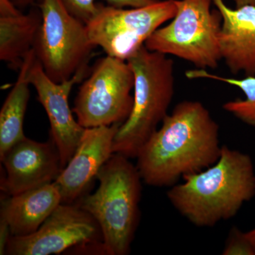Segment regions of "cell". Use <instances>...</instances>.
Returning <instances> with one entry per match:
<instances>
[{"instance_id": "obj_6", "label": "cell", "mask_w": 255, "mask_h": 255, "mask_svg": "<svg viewBox=\"0 0 255 255\" xmlns=\"http://www.w3.org/2000/svg\"><path fill=\"white\" fill-rule=\"evenodd\" d=\"M42 23L34 49L53 81L60 83L88 66L92 50L86 24L69 12L62 0H41Z\"/></svg>"}, {"instance_id": "obj_12", "label": "cell", "mask_w": 255, "mask_h": 255, "mask_svg": "<svg viewBox=\"0 0 255 255\" xmlns=\"http://www.w3.org/2000/svg\"><path fill=\"white\" fill-rule=\"evenodd\" d=\"M1 162L6 172L1 190L8 196L53 183L63 169L51 139L40 142L26 137L10 149Z\"/></svg>"}, {"instance_id": "obj_17", "label": "cell", "mask_w": 255, "mask_h": 255, "mask_svg": "<svg viewBox=\"0 0 255 255\" xmlns=\"http://www.w3.org/2000/svg\"><path fill=\"white\" fill-rule=\"evenodd\" d=\"M186 76L189 79H209L241 89L246 98L226 102L223 106V110L243 123L255 127V75H247L242 79L224 78L209 73L205 69H197L189 70L186 73Z\"/></svg>"}, {"instance_id": "obj_13", "label": "cell", "mask_w": 255, "mask_h": 255, "mask_svg": "<svg viewBox=\"0 0 255 255\" xmlns=\"http://www.w3.org/2000/svg\"><path fill=\"white\" fill-rule=\"evenodd\" d=\"M222 16L220 48L233 74L255 75V5L231 9L223 0H213Z\"/></svg>"}, {"instance_id": "obj_2", "label": "cell", "mask_w": 255, "mask_h": 255, "mask_svg": "<svg viewBox=\"0 0 255 255\" xmlns=\"http://www.w3.org/2000/svg\"><path fill=\"white\" fill-rule=\"evenodd\" d=\"M171 187L169 202L199 228L231 219L255 196V170L251 156L222 145L216 163L183 178Z\"/></svg>"}, {"instance_id": "obj_19", "label": "cell", "mask_w": 255, "mask_h": 255, "mask_svg": "<svg viewBox=\"0 0 255 255\" xmlns=\"http://www.w3.org/2000/svg\"><path fill=\"white\" fill-rule=\"evenodd\" d=\"M69 12L86 24L98 12L97 0H62Z\"/></svg>"}, {"instance_id": "obj_1", "label": "cell", "mask_w": 255, "mask_h": 255, "mask_svg": "<svg viewBox=\"0 0 255 255\" xmlns=\"http://www.w3.org/2000/svg\"><path fill=\"white\" fill-rule=\"evenodd\" d=\"M221 148L219 124L205 106L183 101L140 147L135 165L147 185L171 187L216 163Z\"/></svg>"}, {"instance_id": "obj_10", "label": "cell", "mask_w": 255, "mask_h": 255, "mask_svg": "<svg viewBox=\"0 0 255 255\" xmlns=\"http://www.w3.org/2000/svg\"><path fill=\"white\" fill-rule=\"evenodd\" d=\"M89 70V66L85 67L70 80L57 83L46 75L36 58L28 71L30 84L36 90L38 102L49 119L50 139L58 151L63 169L75 154L85 130L74 118L69 96L74 85L85 78Z\"/></svg>"}, {"instance_id": "obj_21", "label": "cell", "mask_w": 255, "mask_h": 255, "mask_svg": "<svg viewBox=\"0 0 255 255\" xmlns=\"http://www.w3.org/2000/svg\"><path fill=\"white\" fill-rule=\"evenodd\" d=\"M11 236L9 225L4 219H0V255H5L6 246Z\"/></svg>"}, {"instance_id": "obj_15", "label": "cell", "mask_w": 255, "mask_h": 255, "mask_svg": "<svg viewBox=\"0 0 255 255\" xmlns=\"http://www.w3.org/2000/svg\"><path fill=\"white\" fill-rule=\"evenodd\" d=\"M13 0H0V60L19 70L34 47L42 23L41 9L23 14Z\"/></svg>"}, {"instance_id": "obj_20", "label": "cell", "mask_w": 255, "mask_h": 255, "mask_svg": "<svg viewBox=\"0 0 255 255\" xmlns=\"http://www.w3.org/2000/svg\"><path fill=\"white\" fill-rule=\"evenodd\" d=\"M109 6L116 8H139L157 2L159 0H105Z\"/></svg>"}, {"instance_id": "obj_23", "label": "cell", "mask_w": 255, "mask_h": 255, "mask_svg": "<svg viewBox=\"0 0 255 255\" xmlns=\"http://www.w3.org/2000/svg\"><path fill=\"white\" fill-rule=\"evenodd\" d=\"M234 1L236 4V7L246 4L255 5V0H234Z\"/></svg>"}, {"instance_id": "obj_24", "label": "cell", "mask_w": 255, "mask_h": 255, "mask_svg": "<svg viewBox=\"0 0 255 255\" xmlns=\"http://www.w3.org/2000/svg\"><path fill=\"white\" fill-rule=\"evenodd\" d=\"M248 238H250L253 244L254 245L255 248V228L253 231H250V232L247 233Z\"/></svg>"}, {"instance_id": "obj_3", "label": "cell", "mask_w": 255, "mask_h": 255, "mask_svg": "<svg viewBox=\"0 0 255 255\" xmlns=\"http://www.w3.org/2000/svg\"><path fill=\"white\" fill-rule=\"evenodd\" d=\"M129 159L114 153L97 174V190L75 203L98 223L104 255H128L138 226L142 179Z\"/></svg>"}, {"instance_id": "obj_11", "label": "cell", "mask_w": 255, "mask_h": 255, "mask_svg": "<svg viewBox=\"0 0 255 255\" xmlns=\"http://www.w3.org/2000/svg\"><path fill=\"white\" fill-rule=\"evenodd\" d=\"M122 124L85 128L75 154L54 184L62 204H75L85 195L102 166L113 155L114 139Z\"/></svg>"}, {"instance_id": "obj_8", "label": "cell", "mask_w": 255, "mask_h": 255, "mask_svg": "<svg viewBox=\"0 0 255 255\" xmlns=\"http://www.w3.org/2000/svg\"><path fill=\"white\" fill-rule=\"evenodd\" d=\"M177 11L176 0H159L143 7L116 8L100 4L98 12L86 23L93 46L114 58L127 60Z\"/></svg>"}, {"instance_id": "obj_22", "label": "cell", "mask_w": 255, "mask_h": 255, "mask_svg": "<svg viewBox=\"0 0 255 255\" xmlns=\"http://www.w3.org/2000/svg\"><path fill=\"white\" fill-rule=\"evenodd\" d=\"M37 0H13L15 4L20 7H23V6H28L33 4Z\"/></svg>"}, {"instance_id": "obj_14", "label": "cell", "mask_w": 255, "mask_h": 255, "mask_svg": "<svg viewBox=\"0 0 255 255\" xmlns=\"http://www.w3.org/2000/svg\"><path fill=\"white\" fill-rule=\"evenodd\" d=\"M62 198L54 182L9 196L1 201L0 219L9 225L11 236H26L36 232L55 209Z\"/></svg>"}, {"instance_id": "obj_9", "label": "cell", "mask_w": 255, "mask_h": 255, "mask_svg": "<svg viewBox=\"0 0 255 255\" xmlns=\"http://www.w3.org/2000/svg\"><path fill=\"white\" fill-rule=\"evenodd\" d=\"M73 248L103 255L102 236L95 219L77 204H60L36 232L11 236L5 255H50Z\"/></svg>"}, {"instance_id": "obj_16", "label": "cell", "mask_w": 255, "mask_h": 255, "mask_svg": "<svg viewBox=\"0 0 255 255\" xmlns=\"http://www.w3.org/2000/svg\"><path fill=\"white\" fill-rule=\"evenodd\" d=\"M36 60L34 49L25 57L16 83L6 97L0 111V159L18 142L26 138L23 124L28 99L29 80L28 74Z\"/></svg>"}, {"instance_id": "obj_4", "label": "cell", "mask_w": 255, "mask_h": 255, "mask_svg": "<svg viewBox=\"0 0 255 255\" xmlns=\"http://www.w3.org/2000/svg\"><path fill=\"white\" fill-rule=\"evenodd\" d=\"M134 75L133 107L114 139L113 152L136 158L167 115L174 95L173 60L145 46L127 60Z\"/></svg>"}, {"instance_id": "obj_7", "label": "cell", "mask_w": 255, "mask_h": 255, "mask_svg": "<svg viewBox=\"0 0 255 255\" xmlns=\"http://www.w3.org/2000/svg\"><path fill=\"white\" fill-rule=\"evenodd\" d=\"M134 75L127 60L107 55L95 63L75 100L73 113L85 128L123 124L133 107Z\"/></svg>"}, {"instance_id": "obj_18", "label": "cell", "mask_w": 255, "mask_h": 255, "mask_svg": "<svg viewBox=\"0 0 255 255\" xmlns=\"http://www.w3.org/2000/svg\"><path fill=\"white\" fill-rule=\"evenodd\" d=\"M223 255H255V248L247 233H243L237 228L230 231Z\"/></svg>"}, {"instance_id": "obj_5", "label": "cell", "mask_w": 255, "mask_h": 255, "mask_svg": "<svg viewBox=\"0 0 255 255\" xmlns=\"http://www.w3.org/2000/svg\"><path fill=\"white\" fill-rule=\"evenodd\" d=\"M212 3L213 0H176L175 16L152 33L146 48L187 60L198 69L217 68L222 60V16L219 10H211Z\"/></svg>"}]
</instances>
